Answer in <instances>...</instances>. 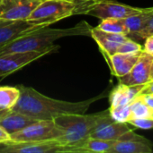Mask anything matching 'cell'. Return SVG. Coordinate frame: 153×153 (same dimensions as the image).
I'll list each match as a JSON object with an SVG mask.
<instances>
[{
  "instance_id": "cell-16",
  "label": "cell",
  "mask_w": 153,
  "mask_h": 153,
  "mask_svg": "<svg viewBox=\"0 0 153 153\" xmlns=\"http://www.w3.org/2000/svg\"><path fill=\"white\" fill-rule=\"evenodd\" d=\"M145 85L127 86L119 83L109 94L110 108L129 105L142 91Z\"/></svg>"
},
{
  "instance_id": "cell-2",
  "label": "cell",
  "mask_w": 153,
  "mask_h": 153,
  "mask_svg": "<svg viewBox=\"0 0 153 153\" xmlns=\"http://www.w3.org/2000/svg\"><path fill=\"white\" fill-rule=\"evenodd\" d=\"M92 26L82 21L74 27L66 29H51L48 26L41 27L27 32L5 46L0 48V55L12 52L40 51L53 45L54 41L70 36H91Z\"/></svg>"
},
{
  "instance_id": "cell-6",
  "label": "cell",
  "mask_w": 153,
  "mask_h": 153,
  "mask_svg": "<svg viewBox=\"0 0 153 153\" xmlns=\"http://www.w3.org/2000/svg\"><path fill=\"white\" fill-rule=\"evenodd\" d=\"M60 46L53 44L52 46L40 50V51H31V52H12L0 55V77L7 76L25 65L34 62L35 60L57 51Z\"/></svg>"
},
{
  "instance_id": "cell-21",
  "label": "cell",
  "mask_w": 153,
  "mask_h": 153,
  "mask_svg": "<svg viewBox=\"0 0 153 153\" xmlns=\"http://www.w3.org/2000/svg\"><path fill=\"white\" fill-rule=\"evenodd\" d=\"M99 30L111 32V33H117V34H124L127 35V28L124 24V19H105L101 20V22L96 26Z\"/></svg>"
},
{
  "instance_id": "cell-13",
  "label": "cell",
  "mask_w": 153,
  "mask_h": 153,
  "mask_svg": "<svg viewBox=\"0 0 153 153\" xmlns=\"http://www.w3.org/2000/svg\"><path fill=\"white\" fill-rule=\"evenodd\" d=\"M130 130L132 129L127 123L116 122L109 114L100 121V123L92 132L90 137L108 141H117L121 135Z\"/></svg>"
},
{
  "instance_id": "cell-28",
  "label": "cell",
  "mask_w": 153,
  "mask_h": 153,
  "mask_svg": "<svg viewBox=\"0 0 153 153\" xmlns=\"http://www.w3.org/2000/svg\"><path fill=\"white\" fill-rule=\"evenodd\" d=\"M142 49L144 52L153 55V34L148 36L144 39V46H143Z\"/></svg>"
},
{
  "instance_id": "cell-30",
  "label": "cell",
  "mask_w": 153,
  "mask_h": 153,
  "mask_svg": "<svg viewBox=\"0 0 153 153\" xmlns=\"http://www.w3.org/2000/svg\"><path fill=\"white\" fill-rule=\"evenodd\" d=\"M7 141H10V134L0 126V143H5Z\"/></svg>"
},
{
  "instance_id": "cell-9",
  "label": "cell",
  "mask_w": 153,
  "mask_h": 153,
  "mask_svg": "<svg viewBox=\"0 0 153 153\" xmlns=\"http://www.w3.org/2000/svg\"><path fill=\"white\" fill-rule=\"evenodd\" d=\"M153 143L145 137L130 130L121 135L109 153H152Z\"/></svg>"
},
{
  "instance_id": "cell-27",
  "label": "cell",
  "mask_w": 153,
  "mask_h": 153,
  "mask_svg": "<svg viewBox=\"0 0 153 153\" xmlns=\"http://www.w3.org/2000/svg\"><path fill=\"white\" fill-rule=\"evenodd\" d=\"M153 34V10L152 13L151 15V17L149 18L148 22H146L144 28L142 29V30L140 32V41L144 40L148 36Z\"/></svg>"
},
{
  "instance_id": "cell-22",
  "label": "cell",
  "mask_w": 153,
  "mask_h": 153,
  "mask_svg": "<svg viewBox=\"0 0 153 153\" xmlns=\"http://www.w3.org/2000/svg\"><path fill=\"white\" fill-rule=\"evenodd\" d=\"M130 109H131L132 118H137V117L153 118V109L148 107L143 102V100L141 99L139 95L130 103Z\"/></svg>"
},
{
  "instance_id": "cell-20",
  "label": "cell",
  "mask_w": 153,
  "mask_h": 153,
  "mask_svg": "<svg viewBox=\"0 0 153 153\" xmlns=\"http://www.w3.org/2000/svg\"><path fill=\"white\" fill-rule=\"evenodd\" d=\"M20 97L18 86L0 87V112L11 110Z\"/></svg>"
},
{
  "instance_id": "cell-11",
  "label": "cell",
  "mask_w": 153,
  "mask_h": 153,
  "mask_svg": "<svg viewBox=\"0 0 153 153\" xmlns=\"http://www.w3.org/2000/svg\"><path fill=\"white\" fill-rule=\"evenodd\" d=\"M41 0H0V19L26 20Z\"/></svg>"
},
{
  "instance_id": "cell-3",
  "label": "cell",
  "mask_w": 153,
  "mask_h": 153,
  "mask_svg": "<svg viewBox=\"0 0 153 153\" xmlns=\"http://www.w3.org/2000/svg\"><path fill=\"white\" fill-rule=\"evenodd\" d=\"M110 114L109 108L93 114H64L53 119L61 135L58 141L61 143L58 153L67 148H71L82 143L90 137L92 132L100 121Z\"/></svg>"
},
{
  "instance_id": "cell-8",
  "label": "cell",
  "mask_w": 153,
  "mask_h": 153,
  "mask_svg": "<svg viewBox=\"0 0 153 153\" xmlns=\"http://www.w3.org/2000/svg\"><path fill=\"white\" fill-rule=\"evenodd\" d=\"M61 143L58 140L40 142H12L0 143V153H58Z\"/></svg>"
},
{
  "instance_id": "cell-15",
  "label": "cell",
  "mask_w": 153,
  "mask_h": 153,
  "mask_svg": "<svg viewBox=\"0 0 153 153\" xmlns=\"http://www.w3.org/2000/svg\"><path fill=\"white\" fill-rule=\"evenodd\" d=\"M141 53L142 52L133 54L115 53L107 57L106 61L110 66L113 75L119 78L127 74L136 64Z\"/></svg>"
},
{
  "instance_id": "cell-7",
  "label": "cell",
  "mask_w": 153,
  "mask_h": 153,
  "mask_svg": "<svg viewBox=\"0 0 153 153\" xmlns=\"http://www.w3.org/2000/svg\"><path fill=\"white\" fill-rule=\"evenodd\" d=\"M146 8L134 7L118 3L115 0H104L91 6L86 14L98 18L100 20L114 18L124 19L128 16L142 13Z\"/></svg>"
},
{
  "instance_id": "cell-17",
  "label": "cell",
  "mask_w": 153,
  "mask_h": 153,
  "mask_svg": "<svg viewBox=\"0 0 153 153\" xmlns=\"http://www.w3.org/2000/svg\"><path fill=\"white\" fill-rule=\"evenodd\" d=\"M35 119L14 110H8L0 117V126L9 134H14L34 123Z\"/></svg>"
},
{
  "instance_id": "cell-18",
  "label": "cell",
  "mask_w": 153,
  "mask_h": 153,
  "mask_svg": "<svg viewBox=\"0 0 153 153\" xmlns=\"http://www.w3.org/2000/svg\"><path fill=\"white\" fill-rule=\"evenodd\" d=\"M115 142L116 141L88 137L82 143L71 148H67L61 153H109Z\"/></svg>"
},
{
  "instance_id": "cell-19",
  "label": "cell",
  "mask_w": 153,
  "mask_h": 153,
  "mask_svg": "<svg viewBox=\"0 0 153 153\" xmlns=\"http://www.w3.org/2000/svg\"><path fill=\"white\" fill-rule=\"evenodd\" d=\"M153 7L150 8H146L143 12L128 16L126 18L124 19V24L127 28V35L126 37L140 42V32L142 30V29L144 28L146 22H148L149 18L151 17V13H152Z\"/></svg>"
},
{
  "instance_id": "cell-10",
  "label": "cell",
  "mask_w": 153,
  "mask_h": 153,
  "mask_svg": "<svg viewBox=\"0 0 153 153\" xmlns=\"http://www.w3.org/2000/svg\"><path fill=\"white\" fill-rule=\"evenodd\" d=\"M152 61L153 55L146 53L142 50L139 59L131 69V71L127 74L118 78L119 83L127 86L147 84L151 81L150 74Z\"/></svg>"
},
{
  "instance_id": "cell-1",
  "label": "cell",
  "mask_w": 153,
  "mask_h": 153,
  "mask_svg": "<svg viewBox=\"0 0 153 153\" xmlns=\"http://www.w3.org/2000/svg\"><path fill=\"white\" fill-rule=\"evenodd\" d=\"M20 97L11 110L26 115L35 120H53L64 114H85L92 103L104 94L80 102H69L49 98L32 87L18 86Z\"/></svg>"
},
{
  "instance_id": "cell-4",
  "label": "cell",
  "mask_w": 153,
  "mask_h": 153,
  "mask_svg": "<svg viewBox=\"0 0 153 153\" xmlns=\"http://www.w3.org/2000/svg\"><path fill=\"white\" fill-rule=\"evenodd\" d=\"M75 4L69 0H41L26 21L36 26H49L74 15Z\"/></svg>"
},
{
  "instance_id": "cell-32",
  "label": "cell",
  "mask_w": 153,
  "mask_h": 153,
  "mask_svg": "<svg viewBox=\"0 0 153 153\" xmlns=\"http://www.w3.org/2000/svg\"><path fill=\"white\" fill-rule=\"evenodd\" d=\"M150 79L151 81L153 80V61L151 63V74H150Z\"/></svg>"
},
{
  "instance_id": "cell-25",
  "label": "cell",
  "mask_w": 153,
  "mask_h": 153,
  "mask_svg": "<svg viewBox=\"0 0 153 153\" xmlns=\"http://www.w3.org/2000/svg\"><path fill=\"white\" fill-rule=\"evenodd\" d=\"M75 4L74 15L76 14H86L88 9L98 2L104 0H69Z\"/></svg>"
},
{
  "instance_id": "cell-24",
  "label": "cell",
  "mask_w": 153,
  "mask_h": 153,
  "mask_svg": "<svg viewBox=\"0 0 153 153\" xmlns=\"http://www.w3.org/2000/svg\"><path fill=\"white\" fill-rule=\"evenodd\" d=\"M142 46L137 42L134 41L129 38H127L119 47L117 53H124V54H133V53H139L142 52Z\"/></svg>"
},
{
  "instance_id": "cell-26",
  "label": "cell",
  "mask_w": 153,
  "mask_h": 153,
  "mask_svg": "<svg viewBox=\"0 0 153 153\" xmlns=\"http://www.w3.org/2000/svg\"><path fill=\"white\" fill-rule=\"evenodd\" d=\"M128 125H132L135 128H140L143 130L153 129V118L151 117H137L132 118L127 122Z\"/></svg>"
},
{
  "instance_id": "cell-5",
  "label": "cell",
  "mask_w": 153,
  "mask_h": 153,
  "mask_svg": "<svg viewBox=\"0 0 153 153\" xmlns=\"http://www.w3.org/2000/svg\"><path fill=\"white\" fill-rule=\"evenodd\" d=\"M61 135L60 130L53 120H37L22 130L10 134L12 142H40L58 140Z\"/></svg>"
},
{
  "instance_id": "cell-29",
  "label": "cell",
  "mask_w": 153,
  "mask_h": 153,
  "mask_svg": "<svg viewBox=\"0 0 153 153\" xmlns=\"http://www.w3.org/2000/svg\"><path fill=\"white\" fill-rule=\"evenodd\" d=\"M141 99L143 100V102L153 109V94L151 93H144V94H139Z\"/></svg>"
},
{
  "instance_id": "cell-12",
  "label": "cell",
  "mask_w": 153,
  "mask_h": 153,
  "mask_svg": "<svg viewBox=\"0 0 153 153\" xmlns=\"http://www.w3.org/2000/svg\"><path fill=\"white\" fill-rule=\"evenodd\" d=\"M39 28H41V26L32 25L26 20L0 19V48L16 38Z\"/></svg>"
},
{
  "instance_id": "cell-14",
  "label": "cell",
  "mask_w": 153,
  "mask_h": 153,
  "mask_svg": "<svg viewBox=\"0 0 153 153\" xmlns=\"http://www.w3.org/2000/svg\"><path fill=\"white\" fill-rule=\"evenodd\" d=\"M91 37L99 46L106 59L117 53L120 45L127 39V37L124 34L106 32L99 30L97 27H92Z\"/></svg>"
},
{
  "instance_id": "cell-31",
  "label": "cell",
  "mask_w": 153,
  "mask_h": 153,
  "mask_svg": "<svg viewBox=\"0 0 153 153\" xmlns=\"http://www.w3.org/2000/svg\"><path fill=\"white\" fill-rule=\"evenodd\" d=\"M144 93L153 94V80L152 81H150L147 84H145L144 88L142 89V91H141L140 94H144Z\"/></svg>"
},
{
  "instance_id": "cell-23",
  "label": "cell",
  "mask_w": 153,
  "mask_h": 153,
  "mask_svg": "<svg viewBox=\"0 0 153 153\" xmlns=\"http://www.w3.org/2000/svg\"><path fill=\"white\" fill-rule=\"evenodd\" d=\"M109 112L111 117L116 121L121 123H127L132 118L130 104L126 106H119L115 108H109Z\"/></svg>"
}]
</instances>
